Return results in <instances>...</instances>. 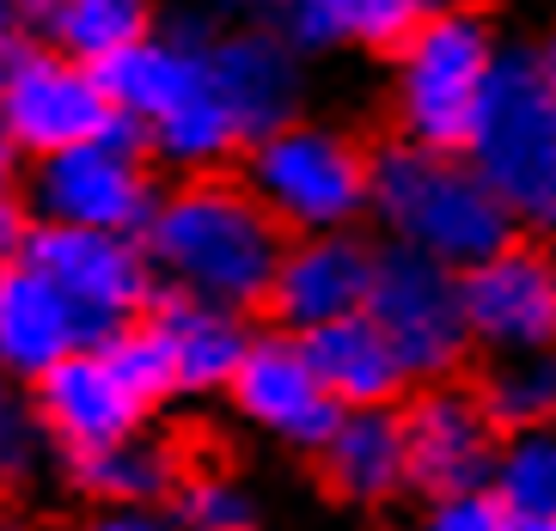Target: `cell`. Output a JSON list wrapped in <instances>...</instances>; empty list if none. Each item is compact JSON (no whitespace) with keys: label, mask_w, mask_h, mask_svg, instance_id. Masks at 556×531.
I'll return each mask as SVG.
<instances>
[{"label":"cell","mask_w":556,"mask_h":531,"mask_svg":"<svg viewBox=\"0 0 556 531\" xmlns=\"http://www.w3.org/2000/svg\"><path fill=\"white\" fill-rule=\"evenodd\" d=\"M92 330L55 281L31 269V263H7L0 281V372L18 385L50 379L62 361H74L80 349H92Z\"/></svg>","instance_id":"18"},{"label":"cell","mask_w":556,"mask_h":531,"mask_svg":"<svg viewBox=\"0 0 556 531\" xmlns=\"http://www.w3.org/2000/svg\"><path fill=\"white\" fill-rule=\"evenodd\" d=\"M312 477L343 514L379 519L416 501L397 409H343L337 434L312 452Z\"/></svg>","instance_id":"17"},{"label":"cell","mask_w":556,"mask_h":531,"mask_svg":"<svg viewBox=\"0 0 556 531\" xmlns=\"http://www.w3.org/2000/svg\"><path fill=\"white\" fill-rule=\"evenodd\" d=\"M37 7H43V0H0V49H7V55L37 43Z\"/></svg>","instance_id":"30"},{"label":"cell","mask_w":556,"mask_h":531,"mask_svg":"<svg viewBox=\"0 0 556 531\" xmlns=\"http://www.w3.org/2000/svg\"><path fill=\"white\" fill-rule=\"evenodd\" d=\"M0 86H7V49H0Z\"/></svg>","instance_id":"34"},{"label":"cell","mask_w":556,"mask_h":531,"mask_svg":"<svg viewBox=\"0 0 556 531\" xmlns=\"http://www.w3.org/2000/svg\"><path fill=\"white\" fill-rule=\"evenodd\" d=\"M526 531H556V519H551V526H526Z\"/></svg>","instance_id":"35"},{"label":"cell","mask_w":556,"mask_h":531,"mask_svg":"<svg viewBox=\"0 0 556 531\" xmlns=\"http://www.w3.org/2000/svg\"><path fill=\"white\" fill-rule=\"evenodd\" d=\"M434 7H453V0H281L276 25L306 62H325V55L386 62Z\"/></svg>","instance_id":"20"},{"label":"cell","mask_w":556,"mask_h":531,"mask_svg":"<svg viewBox=\"0 0 556 531\" xmlns=\"http://www.w3.org/2000/svg\"><path fill=\"white\" fill-rule=\"evenodd\" d=\"M367 318H374L379 330H386V342L397 349L409 385L471 379L477 349H471V324H465V288H458V269H441V263L416 257V251L379 244Z\"/></svg>","instance_id":"8"},{"label":"cell","mask_w":556,"mask_h":531,"mask_svg":"<svg viewBox=\"0 0 556 531\" xmlns=\"http://www.w3.org/2000/svg\"><path fill=\"white\" fill-rule=\"evenodd\" d=\"M160 165L148 160V135L129 116L111 141L67 147L55 160L25 165V208L37 226H80V232H123L141 239L160 208Z\"/></svg>","instance_id":"7"},{"label":"cell","mask_w":556,"mask_h":531,"mask_svg":"<svg viewBox=\"0 0 556 531\" xmlns=\"http://www.w3.org/2000/svg\"><path fill=\"white\" fill-rule=\"evenodd\" d=\"M465 160L502 195L520 232L556 239V92L532 55V37H507Z\"/></svg>","instance_id":"6"},{"label":"cell","mask_w":556,"mask_h":531,"mask_svg":"<svg viewBox=\"0 0 556 531\" xmlns=\"http://www.w3.org/2000/svg\"><path fill=\"white\" fill-rule=\"evenodd\" d=\"M148 324H153V337L165 342L178 397H227V385L239 379L251 342H257V324L245 312L184 300V293H160Z\"/></svg>","instance_id":"19"},{"label":"cell","mask_w":556,"mask_h":531,"mask_svg":"<svg viewBox=\"0 0 556 531\" xmlns=\"http://www.w3.org/2000/svg\"><path fill=\"white\" fill-rule=\"evenodd\" d=\"M160 25V0H43L37 7V43L62 49L86 67L116 62L123 49L148 43Z\"/></svg>","instance_id":"23"},{"label":"cell","mask_w":556,"mask_h":531,"mask_svg":"<svg viewBox=\"0 0 556 531\" xmlns=\"http://www.w3.org/2000/svg\"><path fill=\"white\" fill-rule=\"evenodd\" d=\"M0 281H7V263H0Z\"/></svg>","instance_id":"36"},{"label":"cell","mask_w":556,"mask_h":531,"mask_svg":"<svg viewBox=\"0 0 556 531\" xmlns=\"http://www.w3.org/2000/svg\"><path fill=\"white\" fill-rule=\"evenodd\" d=\"M490 489L520 526H551L556 519V428H526L502 434Z\"/></svg>","instance_id":"26"},{"label":"cell","mask_w":556,"mask_h":531,"mask_svg":"<svg viewBox=\"0 0 556 531\" xmlns=\"http://www.w3.org/2000/svg\"><path fill=\"white\" fill-rule=\"evenodd\" d=\"M208 37L214 25H202V13H184L172 25L148 37V43L123 49L116 62L99 67L104 92H111L116 116H129L135 129L148 135L160 129L165 116H178L184 104H197L208 98Z\"/></svg>","instance_id":"16"},{"label":"cell","mask_w":556,"mask_h":531,"mask_svg":"<svg viewBox=\"0 0 556 531\" xmlns=\"http://www.w3.org/2000/svg\"><path fill=\"white\" fill-rule=\"evenodd\" d=\"M13 263H31L43 281H55L99 342L141 324L160 306V275H153L141 239H123V232L31 226V239H25V251Z\"/></svg>","instance_id":"10"},{"label":"cell","mask_w":556,"mask_h":531,"mask_svg":"<svg viewBox=\"0 0 556 531\" xmlns=\"http://www.w3.org/2000/svg\"><path fill=\"white\" fill-rule=\"evenodd\" d=\"M67 489L80 501H92L99 514H116V507H172L184 470H190V452L178 446L172 434H129L116 446L99 452H74L62 458Z\"/></svg>","instance_id":"21"},{"label":"cell","mask_w":556,"mask_h":531,"mask_svg":"<svg viewBox=\"0 0 556 531\" xmlns=\"http://www.w3.org/2000/svg\"><path fill=\"white\" fill-rule=\"evenodd\" d=\"M367 232L392 251H416V257L458 275L520 239L514 214L502 208V195L483 184V172L465 153L416 147L397 135L374 141V220H367Z\"/></svg>","instance_id":"2"},{"label":"cell","mask_w":556,"mask_h":531,"mask_svg":"<svg viewBox=\"0 0 556 531\" xmlns=\"http://www.w3.org/2000/svg\"><path fill=\"white\" fill-rule=\"evenodd\" d=\"M306 354H312V367H318V379H325V391L343 409H397L416 391L404 361H397V349L386 342V330L367 312L312 330Z\"/></svg>","instance_id":"22"},{"label":"cell","mask_w":556,"mask_h":531,"mask_svg":"<svg viewBox=\"0 0 556 531\" xmlns=\"http://www.w3.org/2000/svg\"><path fill=\"white\" fill-rule=\"evenodd\" d=\"M227 409L245 434H257L263 446L288 452V458H306V465L343 421V403L325 391L306 337H288V330H257L239 379L227 385Z\"/></svg>","instance_id":"11"},{"label":"cell","mask_w":556,"mask_h":531,"mask_svg":"<svg viewBox=\"0 0 556 531\" xmlns=\"http://www.w3.org/2000/svg\"><path fill=\"white\" fill-rule=\"evenodd\" d=\"M172 514L184 531H263V519H269L257 483L214 458H190L178 495H172Z\"/></svg>","instance_id":"25"},{"label":"cell","mask_w":556,"mask_h":531,"mask_svg":"<svg viewBox=\"0 0 556 531\" xmlns=\"http://www.w3.org/2000/svg\"><path fill=\"white\" fill-rule=\"evenodd\" d=\"M239 184L288 239L361 232L374 220V141L349 129L343 116L306 111L300 123L245 147Z\"/></svg>","instance_id":"4"},{"label":"cell","mask_w":556,"mask_h":531,"mask_svg":"<svg viewBox=\"0 0 556 531\" xmlns=\"http://www.w3.org/2000/svg\"><path fill=\"white\" fill-rule=\"evenodd\" d=\"M404 531H526L502 507L495 489H465V495H422L409 501Z\"/></svg>","instance_id":"28"},{"label":"cell","mask_w":556,"mask_h":531,"mask_svg":"<svg viewBox=\"0 0 556 531\" xmlns=\"http://www.w3.org/2000/svg\"><path fill=\"white\" fill-rule=\"evenodd\" d=\"M374 269H379V239L367 226L361 232L288 239L263 318H269V330H288V337H312L325 324H343L355 312H367Z\"/></svg>","instance_id":"15"},{"label":"cell","mask_w":556,"mask_h":531,"mask_svg":"<svg viewBox=\"0 0 556 531\" xmlns=\"http://www.w3.org/2000/svg\"><path fill=\"white\" fill-rule=\"evenodd\" d=\"M404 421V452H409V489L422 495H465L490 489L502 428L490 421L477 379H446V385H416L397 403Z\"/></svg>","instance_id":"14"},{"label":"cell","mask_w":556,"mask_h":531,"mask_svg":"<svg viewBox=\"0 0 556 531\" xmlns=\"http://www.w3.org/2000/svg\"><path fill=\"white\" fill-rule=\"evenodd\" d=\"M18 160H25V153L13 147V135L0 129V195H18V190H25V165H18Z\"/></svg>","instance_id":"31"},{"label":"cell","mask_w":556,"mask_h":531,"mask_svg":"<svg viewBox=\"0 0 556 531\" xmlns=\"http://www.w3.org/2000/svg\"><path fill=\"white\" fill-rule=\"evenodd\" d=\"M532 55H539L544 80H551V92H556V18H544V31L532 37Z\"/></svg>","instance_id":"33"},{"label":"cell","mask_w":556,"mask_h":531,"mask_svg":"<svg viewBox=\"0 0 556 531\" xmlns=\"http://www.w3.org/2000/svg\"><path fill=\"white\" fill-rule=\"evenodd\" d=\"M116 104L104 92L99 67L74 62L50 43H25L7 55V86H0V129L13 135L25 160H55L67 147H92L116 135Z\"/></svg>","instance_id":"9"},{"label":"cell","mask_w":556,"mask_h":531,"mask_svg":"<svg viewBox=\"0 0 556 531\" xmlns=\"http://www.w3.org/2000/svg\"><path fill=\"white\" fill-rule=\"evenodd\" d=\"M477 397L502 434L556 428V354H520V361H483Z\"/></svg>","instance_id":"24"},{"label":"cell","mask_w":556,"mask_h":531,"mask_svg":"<svg viewBox=\"0 0 556 531\" xmlns=\"http://www.w3.org/2000/svg\"><path fill=\"white\" fill-rule=\"evenodd\" d=\"M551 244H556V239H551Z\"/></svg>","instance_id":"37"},{"label":"cell","mask_w":556,"mask_h":531,"mask_svg":"<svg viewBox=\"0 0 556 531\" xmlns=\"http://www.w3.org/2000/svg\"><path fill=\"white\" fill-rule=\"evenodd\" d=\"M31 397H37V416L50 428L55 452L74 458V452H99L129 434H148L160 403L178 397V385H172L165 342L141 318L129 330L80 349L74 361H62L50 379L31 385Z\"/></svg>","instance_id":"5"},{"label":"cell","mask_w":556,"mask_h":531,"mask_svg":"<svg viewBox=\"0 0 556 531\" xmlns=\"http://www.w3.org/2000/svg\"><path fill=\"white\" fill-rule=\"evenodd\" d=\"M50 458H62L37 416V397L31 385H18L0 372V495H25V489L43 483Z\"/></svg>","instance_id":"27"},{"label":"cell","mask_w":556,"mask_h":531,"mask_svg":"<svg viewBox=\"0 0 556 531\" xmlns=\"http://www.w3.org/2000/svg\"><path fill=\"white\" fill-rule=\"evenodd\" d=\"M465 324H471L477 367L483 361H520L556 354V244L520 232L490 263L458 275Z\"/></svg>","instance_id":"12"},{"label":"cell","mask_w":556,"mask_h":531,"mask_svg":"<svg viewBox=\"0 0 556 531\" xmlns=\"http://www.w3.org/2000/svg\"><path fill=\"white\" fill-rule=\"evenodd\" d=\"M141 251L160 275V293H184V300H208V306L257 318L269 306L288 232L263 214V202L239 184V172H214L165 184L160 208L141 232Z\"/></svg>","instance_id":"1"},{"label":"cell","mask_w":556,"mask_h":531,"mask_svg":"<svg viewBox=\"0 0 556 531\" xmlns=\"http://www.w3.org/2000/svg\"><path fill=\"white\" fill-rule=\"evenodd\" d=\"M507 31L483 0H453L386 55V135L416 147H453L465 153L471 123L483 111Z\"/></svg>","instance_id":"3"},{"label":"cell","mask_w":556,"mask_h":531,"mask_svg":"<svg viewBox=\"0 0 556 531\" xmlns=\"http://www.w3.org/2000/svg\"><path fill=\"white\" fill-rule=\"evenodd\" d=\"M208 86L245 141L288 129L312 111V62L276 18H239L208 37Z\"/></svg>","instance_id":"13"},{"label":"cell","mask_w":556,"mask_h":531,"mask_svg":"<svg viewBox=\"0 0 556 531\" xmlns=\"http://www.w3.org/2000/svg\"><path fill=\"white\" fill-rule=\"evenodd\" d=\"M86 531H184L172 507H116V514H92Z\"/></svg>","instance_id":"29"},{"label":"cell","mask_w":556,"mask_h":531,"mask_svg":"<svg viewBox=\"0 0 556 531\" xmlns=\"http://www.w3.org/2000/svg\"><path fill=\"white\" fill-rule=\"evenodd\" d=\"M208 7H220L232 25H239V18H276L281 13V0H208Z\"/></svg>","instance_id":"32"}]
</instances>
